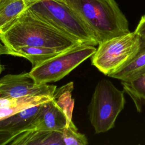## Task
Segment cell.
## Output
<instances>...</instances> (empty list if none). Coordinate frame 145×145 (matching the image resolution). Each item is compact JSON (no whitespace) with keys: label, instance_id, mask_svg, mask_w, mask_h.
<instances>
[{"label":"cell","instance_id":"6","mask_svg":"<svg viewBox=\"0 0 145 145\" xmlns=\"http://www.w3.org/2000/svg\"><path fill=\"white\" fill-rule=\"evenodd\" d=\"M96 50L93 45L79 44L33 67L29 75L38 84L57 82L91 57Z\"/></svg>","mask_w":145,"mask_h":145},{"label":"cell","instance_id":"17","mask_svg":"<svg viewBox=\"0 0 145 145\" xmlns=\"http://www.w3.org/2000/svg\"><path fill=\"white\" fill-rule=\"evenodd\" d=\"M134 32L139 36L145 37V15L141 17Z\"/></svg>","mask_w":145,"mask_h":145},{"label":"cell","instance_id":"21","mask_svg":"<svg viewBox=\"0 0 145 145\" xmlns=\"http://www.w3.org/2000/svg\"><path fill=\"white\" fill-rule=\"evenodd\" d=\"M2 45H3V44H2L0 42V46H2Z\"/></svg>","mask_w":145,"mask_h":145},{"label":"cell","instance_id":"8","mask_svg":"<svg viewBox=\"0 0 145 145\" xmlns=\"http://www.w3.org/2000/svg\"><path fill=\"white\" fill-rule=\"evenodd\" d=\"M71 121L53 98L41 104L31 129L62 131Z\"/></svg>","mask_w":145,"mask_h":145},{"label":"cell","instance_id":"11","mask_svg":"<svg viewBox=\"0 0 145 145\" xmlns=\"http://www.w3.org/2000/svg\"><path fill=\"white\" fill-rule=\"evenodd\" d=\"M143 73H145V37L140 36L139 48L134 57L108 76L123 81L130 80Z\"/></svg>","mask_w":145,"mask_h":145},{"label":"cell","instance_id":"22","mask_svg":"<svg viewBox=\"0 0 145 145\" xmlns=\"http://www.w3.org/2000/svg\"><path fill=\"white\" fill-rule=\"evenodd\" d=\"M2 1V0H0V1Z\"/></svg>","mask_w":145,"mask_h":145},{"label":"cell","instance_id":"14","mask_svg":"<svg viewBox=\"0 0 145 145\" xmlns=\"http://www.w3.org/2000/svg\"><path fill=\"white\" fill-rule=\"evenodd\" d=\"M121 84L133 99L137 110L140 112L142 104L145 103V73L130 80L121 81Z\"/></svg>","mask_w":145,"mask_h":145},{"label":"cell","instance_id":"13","mask_svg":"<svg viewBox=\"0 0 145 145\" xmlns=\"http://www.w3.org/2000/svg\"><path fill=\"white\" fill-rule=\"evenodd\" d=\"M29 0L0 1V33L15 20L27 8Z\"/></svg>","mask_w":145,"mask_h":145},{"label":"cell","instance_id":"18","mask_svg":"<svg viewBox=\"0 0 145 145\" xmlns=\"http://www.w3.org/2000/svg\"><path fill=\"white\" fill-rule=\"evenodd\" d=\"M12 136L13 135L10 133L0 131V145H6Z\"/></svg>","mask_w":145,"mask_h":145},{"label":"cell","instance_id":"15","mask_svg":"<svg viewBox=\"0 0 145 145\" xmlns=\"http://www.w3.org/2000/svg\"><path fill=\"white\" fill-rule=\"evenodd\" d=\"M72 89L73 83L70 82L58 88H57L53 96V99L63 110L69 120H72L74 106V99L71 96Z\"/></svg>","mask_w":145,"mask_h":145},{"label":"cell","instance_id":"5","mask_svg":"<svg viewBox=\"0 0 145 145\" xmlns=\"http://www.w3.org/2000/svg\"><path fill=\"white\" fill-rule=\"evenodd\" d=\"M140 36L134 32L100 42L91 56V63L103 74L109 76L127 64L135 55Z\"/></svg>","mask_w":145,"mask_h":145},{"label":"cell","instance_id":"16","mask_svg":"<svg viewBox=\"0 0 145 145\" xmlns=\"http://www.w3.org/2000/svg\"><path fill=\"white\" fill-rule=\"evenodd\" d=\"M62 138L63 145H86L88 144L86 135L78 131L72 120L62 131Z\"/></svg>","mask_w":145,"mask_h":145},{"label":"cell","instance_id":"3","mask_svg":"<svg viewBox=\"0 0 145 145\" xmlns=\"http://www.w3.org/2000/svg\"><path fill=\"white\" fill-rule=\"evenodd\" d=\"M28 8L82 44L98 45L93 32L65 0H29Z\"/></svg>","mask_w":145,"mask_h":145},{"label":"cell","instance_id":"12","mask_svg":"<svg viewBox=\"0 0 145 145\" xmlns=\"http://www.w3.org/2000/svg\"><path fill=\"white\" fill-rule=\"evenodd\" d=\"M62 52L63 51L46 47L24 46L10 52L8 54L26 58L31 63L33 67L58 55Z\"/></svg>","mask_w":145,"mask_h":145},{"label":"cell","instance_id":"19","mask_svg":"<svg viewBox=\"0 0 145 145\" xmlns=\"http://www.w3.org/2000/svg\"><path fill=\"white\" fill-rule=\"evenodd\" d=\"M8 50L4 45L0 46V55L8 54Z\"/></svg>","mask_w":145,"mask_h":145},{"label":"cell","instance_id":"2","mask_svg":"<svg viewBox=\"0 0 145 145\" xmlns=\"http://www.w3.org/2000/svg\"><path fill=\"white\" fill-rule=\"evenodd\" d=\"M95 34L98 43L130 31L115 0H65Z\"/></svg>","mask_w":145,"mask_h":145},{"label":"cell","instance_id":"4","mask_svg":"<svg viewBox=\"0 0 145 145\" xmlns=\"http://www.w3.org/2000/svg\"><path fill=\"white\" fill-rule=\"evenodd\" d=\"M125 103L123 92L110 80L102 79L97 83L87 110L96 134L105 133L114 127Z\"/></svg>","mask_w":145,"mask_h":145},{"label":"cell","instance_id":"20","mask_svg":"<svg viewBox=\"0 0 145 145\" xmlns=\"http://www.w3.org/2000/svg\"><path fill=\"white\" fill-rule=\"evenodd\" d=\"M3 70V66L1 64V62H0V74H1V72H2Z\"/></svg>","mask_w":145,"mask_h":145},{"label":"cell","instance_id":"7","mask_svg":"<svg viewBox=\"0 0 145 145\" xmlns=\"http://www.w3.org/2000/svg\"><path fill=\"white\" fill-rule=\"evenodd\" d=\"M57 87L35 83L28 72L7 74L0 79V98L45 95L53 97Z\"/></svg>","mask_w":145,"mask_h":145},{"label":"cell","instance_id":"9","mask_svg":"<svg viewBox=\"0 0 145 145\" xmlns=\"http://www.w3.org/2000/svg\"><path fill=\"white\" fill-rule=\"evenodd\" d=\"M6 144L63 145V142L62 138V131L31 129L13 135Z\"/></svg>","mask_w":145,"mask_h":145},{"label":"cell","instance_id":"1","mask_svg":"<svg viewBox=\"0 0 145 145\" xmlns=\"http://www.w3.org/2000/svg\"><path fill=\"white\" fill-rule=\"evenodd\" d=\"M0 40L8 53L24 46L64 51L83 44L28 8L0 33Z\"/></svg>","mask_w":145,"mask_h":145},{"label":"cell","instance_id":"10","mask_svg":"<svg viewBox=\"0 0 145 145\" xmlns=\"http://www.w3.org/2000/svg\"><path fill=\"white\" fill-rule=\"evenodd\" d=\"M41 104L28 108L0 120V131L8 133L14 135L31 129L32 123L40 109Z\"/></svg>","mask_w":145,"mask_h":145}]
</instances>
